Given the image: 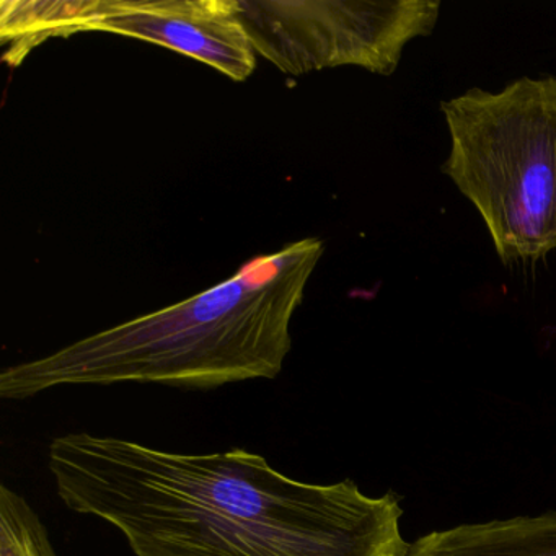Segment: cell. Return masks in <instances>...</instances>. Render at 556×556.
<instances>
[{"label":"cell","mask_w":556,"mask_h":556,"mask_svg":"<svg viewBox=\"0 0 556 556\" xmlns=\"http://www.w3.org/2000/svg\"><path fill=\"white\" fill-rule=\"evenodd\" d=\"M58 494L122 530L136 556H405L399 501L311 484L243 448L187 455L100 435L50 445Z\"/></svg>","instance_id":"cell-1"},{"label":"cell","mask_w":556,"mask_h":556,"mask_svg":"<svg viewBox=\"0 0 556 556\" xmlns=\"http://www.w3.org/2000/svg\"><path fill=\"white\" fill-rule=\"evenodd\" d=\"M324 252V240L314 237L288 243L187 301L5 367L0 396L30 399L60 386L216 389L275 379L291 351L292 317Z\"/></svg>","instance_id":"cell-2"},{"label":"cell","mask_w":556,"mask_h":556,"mask_svg":"<svg viewBox=\"0 0 556 556\" xmlns=\"http://www.w3.org/2000/svg\"><path fill=\"white\" fill-rule=\"evenodd\" d=\"M451 152L442 172L473 203L503 263L556 252V79L442 102Z\"/></svg>","instance_id":"cell-3"},{"label":"cell","mask_w":556,"mask_h":556,"mask_svg":"<svg viewBox=\"0 0 556 556\" xmlns=\"http://www.w3.org/2000/svg\"><path fill=\"white\" fill-rule=\"evenodd\" d=\"M255 53L292 76L357 66L395 73L409 41L434 31V0H237Z\"/></svg>","instance_id":"cell-4"},{"label":"cell","mask_w":556,"mask_h":556,"mask_svg":"<svg viewBox=\"0 0 556 556\" xmlns=\"http://www.w3.org/2000/svg\"><path fill=\"white\" fill-rule=\"evenodd\" d=\"M84 31H106L170 48L243 83L255 50L237 0H99Z\"/></svg>","instance_id":"cell-5"},{"label":"cell","mask_w":556,"mask_h":556,"mask_svg":"<svg viewBox=\"0 0 556 556\" xmlns=\"http://www.w3.org/2000/svg\"><path fill=\"white\" fill-rule=\"evenodd\" d=\"M405 556H556V513L432 532Z\"/></svg>","instance_id":"cell-6"},{"label":"cell","mask_w":556,"mask_h":556,"mask_svg":"<svg viewBox=\"0 0 556 556\" xmlns=\"http://www.w3.org/2000/svg\"><path fill=\"white\" fill-rule=\"evenodd\" d=\"M97 5L99 0H2L0 38L9 45L5 60L15 66L43 41L84 31Z\"/></svg>","instance_id":"cell-7"},{"label":"cell","mask_w":556,"mask_h":556,"mask_svg":"<svg viewBox=\"0 0 556 556\" xmlns=\"http://www.w3.org/2000/svg\"><path fill=\"white\" fill-rule=\"evenodd\" d=\"M0 556H58L40 516L5 484L0 486Z\"/></svg>","instance_id":"cell-8"}]
</instances>
